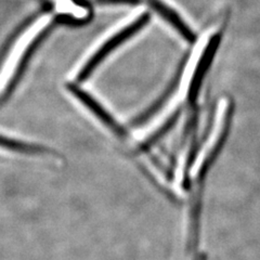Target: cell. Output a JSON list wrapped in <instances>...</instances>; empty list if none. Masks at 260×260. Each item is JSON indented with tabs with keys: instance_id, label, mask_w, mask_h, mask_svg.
Returning a JSON list of instances; mask_svg holds the SVG:
<instances>
[{
	"instance_id": "3",
	"label": "cell",
	"mask_w": 260,
	"mask_h": 260,
	"mask_svg": "<svg viewBox=\"0 0 260 260\" xmlns=\"http://www.w3.org/2000/svg\"><path fill=\"white\" fill-rule=\"evenodd\" d=\"M0 149H5L8 151L24 153V154H37L44 153L45 149L32 143L24 142L20 140H15L13 138L0 135Z\"/></svg>"
},
{
	"instance_id": "1",
	"label": "cell",
	"mask_w": 260,
	"mask_h": 260,
	"mask_svg": "<svg viewBox=\"0 0 260 260\" xmlns=\"http://www.w3.org/2000/svg\"><path fill=\"white\" fill-rule=\"evenodd\" d=\"M50 22L51 16L49 14L40 16L27 29L24 30L16 40L7 65V70L5 71V78L2 80V86L7 92H9L18 81V77L26 63L27 56L34 47V44H36L40 35L47 29Z\"/></svg>"
},
{
	"instance_id": "2",
	"label": "cell",
	"mask_w": 260,
	"mask_h": 260,
	"mask_svg": "<svg viewBox=\"0 0 260 260\" xmlns=\"http://www.w3.org/2000/svg\"><path fill=\"white\" fill-rule=\"evenodd\" d=\"M146 21H148V16L145 12L143 10L137 11L134 15L130 16V19H127L124 22L123 27H118L116 30H114L112 35L105 37L103 42L94 48L92 53L81 64L79 72L77 73V79L83 80L87 78L91 74L94 68H96L103 59L107 58L112 50L116 49L121 43H124L126 39L139 30Z\"/></svg>"
}]
</instances>
